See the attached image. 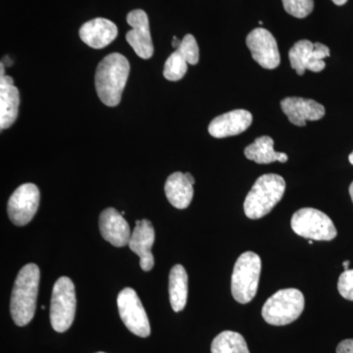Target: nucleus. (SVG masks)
I'll list each match as a JSON object with an SVG mask.
<instances>
[{
	"label": "nucleus",
	"mask_w": 353,
	"mask_h": 353,
	"mask_svg": "<svg viewBox=\"0 0 353 353\" xmlns=\"http://www.w3.org/2000/svg\"><path fill=\"white\" fill-rule=\"evenodd\" d=\"M127 22L132 27L131 31L126 34L128 43L132 46L138 57L143 59H150L153 55L154 48L148 15L141 9H137L128 14Z\"/></svg>",
	"instance_id": "nucleus-13"
},
{
	"label": "nucleus",
	"mask_w": 353,
	"mask_h": 353,
	"mask_svg": "<svg viewBox=\"0 0 353 353\" xmlns=\"http://www.w3.org/2000/svg\"><path fill=\"white\" fill-rule=\"evenodd\" d=\"M281 108L292 124L304 127L306 121L322 119L325 115V108L313 99L303 97H287L281 101Z\"/></svg>",
	"instance_id": "nucleus-15"
},
{
	"label": "nucleus",
	"mask_w": 353,
	"mask_h": 353,
	"mask_svg": "<svg viewBox=\"0 0 353 353\" xmlns=\"http://www.w3.org/2000/svg\"><path fill=\"white\" fill-rule=\"evenodd\" d=\"M332 1H333L334 4H336V6H341L347 3V0H332Z\"/></svg>",
	"instance_id": "nucleus-28"
},
{
	"label": "nucleus",
	"mask_w": 353,
	"mask_h": 353,
	"mask_svg": "<svg viewBox=\"0 0 353 353\" xmlns=\"http://www.w3.org/2000/svg\"><path fill=\"white\" fill-rule=\"evenodd\" d=\"M99 230L102 238L111 245L122 248L129 245L132 233L129 224L119 211L108 208L102 211L99 217Z\"/></svg>",
	"instance_id": "nucleus-16"
},
{
	"label": "nucleus",
	"mask_w": 353,
	"mask_h": 353,
	"mask_svg": "<svg viewBox=\"0 0 353 353\" xmlns=\"http://www.w3.org/2000/svg\"><path fill=\"white\" fill-rule=\"evenodd\" d=\"M194 178L192 174L175 172L167 179L165 194L167 199L178 209L189 208L194 197Z\"/></svg>",
	"instance_id": "nucleus-19"
},
{
	"label": "nucleus",
	"mask_w": 353,
	"mask_h": 353,
	"mask_svg": "<svg viewBox=\"0 0 353 353\" xmlns=\"http://www.w3.org/2000/svg\"><path fill=\"white\" fill-rule=\"evenodd\" d=\"M117 26L104 18H95L88 21L80 30L81 39L95 50H101L109 46L117 38Z\"/></svg>",
	"instance_id": "nucleus-18"
},
{
	"label": "nucleus",
	"mask_w": 353,
	"mask_h": 353,
	"mask_svg": "<svg viewBox=\"0 0 353 353\" xmlns=\"http://www.w3.org/2000/svg\"><path fill=\"white\" fill-rule=\"evenodd\" d=\"M350 197H352V199L353 201V182L352 183V185H350Z\"/></svg>",
	"instance_id": "nucleus-30"
},
{
	"label": "nucleus",
	"mask_w": 353,
	"mask_h": 353,
	"mask_svg": "<svg viewBox=\"0 0 353 353\" xmlns=\"http://www.w3.org/2000/svg\"><path fill=\"white\" fill-rule=\"evenodd\" d=\"M199 60V48L192 34H187L182 43L169 57L164 65L163 75L167 80L176 82L187 73L188 64L196 65Z\"/></svg>",
	"instance_id": "nucleus-12"
},
{
	"label": "nucleus",
	"mask_w": 353,
	"mask_h": 353,
	"mask_svg": "<svg viewBox=\"0 0 353 353\" xmlns=\"http://www.w3.org/2000/svg\"><path fill=\"white\" fill-rule=\"evenodd\" d=\"M181 43H182V41H180V39H178L176 37H174L173 41H172V46H173V48H179V46H181Z\"/></svg>",
	"instance_id": "nucleus-27"
},
{
	"label": "nucleus",
	"mask_w": 353,
	"mask_h": 353,
	"mask_svg": "<svg viewBox=\"0 0 353 353\" xmlns=\"http://www.w3.org/2000/svg\"><path fill=\"white\" fill-rule=\"evenodd\" d=\"M252 123V113L243 109H236L218 116L208 127V132L216 139L238 136L246 131Z\"/></svg>",
	"instance_id": "nucleus-17"
},
{
	"label": "nucleus",
	"mask_w": 353,
	"mask_h": 353,
	"mask_svg": "<svg viewBox=\"0 0 353 353\" xmlns=\"http://www.w3.org/2000/svg\"><path fill=\"white\" fill-rule=\"evenodd\" d=\"M348 159H350V163L353 165V152L350 153V157H348Z\"/></svg>",
	"instance_id": "nucleus-31"
},
{
	"label": "nucleus",
	"mask_w": 353,
	"mask_h": 353,
	"mask_svg": "<svg viewBox=\"0 0 353 353\" xmlns=\"http://www.w3.org/2000/svg\"><path fill=\"white\" fill-rule=\"evenodd\" d=\"M285 190V182L282 176L266 174L259 176L243 203L246 217L257 220L268 214L283 199Z\"/></svg>",
	"instance_id": "nucleus-3"
},
{
	"label": "nucleus",
	"mask_w": 353,
	"mask_h": 353,
	"mask_svg": "<svg viewBox=\"0 0 353 353\" xmlns=\"http://www.w3.org/2000/svg\"><path fill=\"white\" fill-rule=\"evenodd\" d=\"M188 274L182 265H175L171 269L169 276V294L172 308L175 312H180L185 308L188 299Z\"/></svg>",
	"instance_id": "nucleus-22"
},
{
	"label": "nucleus",
	"mask_w": 353,
	"mask_h": 353,
	"mask_svg": "<svg viewBox=\"0 0 353 353\" xmlns=\"http://www.w3.org/2000/svg\"><path fill=\"white\" fill-rule=\"evenodd\" d=\"M130 74V63L124 55L111 53L101 60L95 74V88L101 101L109 108L120 103Z\"/></svg>",
	"instance_id": "nucleus-1"
},
{
	"label": "nucleus",
	"mask_w": 353,
	"mask_h": 353,
	"mask_svg": "<svg viewBox=\"0 0 353 353\" xmlns=\"http://www.w3.org/2000/svg\"><path fill=\"white\" fill-rule=\"evenodd\" d=\"M211 353H250L248 343L241 334L224 331L211 343Z\"/></svg>",
	"instance_id": "nucleus-23"
},
{
	"label": "nucleus",
	"mask_w": 353,
	"mask_h": 353,
	"mask_svg": "<svg viewBox=\"0 0 353 353\" xmlns=\"http://www.w3.org/2000/svg\"><path fill=\"white\" fill-rule=\"evenodd\" d=\"M41 194L34 183L20 185L10 196L7 205L9 218L16 226H25L36 215Z\"/></svg>",
	"instance_id": "nucleus-10"
},
{
	"label": "nucleus",
	"mask_w": 353,
	"mask_h": 353,
	"mask_svg": "<svg viewBox=\"0 0 353 353\" xmlns=\"http://www.w3.org/2000/svg\"><path fill=\"white\" fill-rule=\"evenodd\" d=\"M330 57V50L325 44L311 43L307 39L297 41L289 53L290 66L299 75H303L306 70L321 72L326 67L325 58Z\"/></svg>",
	"instance_id": "nucleus-9"
},
{
	"label": "nucleus",
	"mask_w": 353,
	"mask_h": 353,
	"mask_svg": "<svg viewBox=\"0 0 353 353\" xmlns=\"http://www.w3.org/2000/svg\"><path fill=\"white\" fill-rule=\"evenodd\" d=\"M154 240L155 232L152 223L146 219L137 221L129 246L132 252L139 255L141 268L145 272L152 270L154 266V257L152 252Z\"/></svg>",
	"instance_id": "nucleus-14"
},
{
	"label": "nucleus",
	"mask_w": 353,
	"mask_h": 353,
	"mask_svg": "<svg viewBox=\"0 0 353 353\" xmlns=\"http://www.w3.org/2000/svg\"><path fill=\"white\" fill-rule=\"evenodd\" d=\"M338 290L343 299L353 301V270L341 274L339 278Z\"/></svg>",
	"instance_id": "nucleus-25"
},
{
	"label": "nucleus",
	"mask_w": 353,
	"mask_h": 353,
	"mask_svg": "<svg viewBox=\"0 0 353 353\" xmlns=\"http://www.w3.org/2000/svg\"><path fill=\"white\" fill-rule=\"evenodd\" d=\"M20 94L11 77H0V128L8 129L18 117Z\"/></svg>",
	"instance_id": "nucleus-20"
},
{
	"label": "nucleus",
	"mask_w": 353,
	"mask_h": 353,
	"mask_svg": "<svg viewBox=\"0 0 353 353\" xmlns=\"http://www.w3.org/2000/svg\"><path fill=\"white\" fill-rule=\"evenodd\" d=\"M304 296L296 289L280 290L269 297L262 308V317L273 326H285L299 319L304 310Z\"/></svg>",
	"instance_id": "nucleus-4"
},
{
	"label": "nucleus",
	"mask_w": 353,
	"mask_h": 353,
	"mask_svg": "<svg viewBox=\"0 0 353 353\" xmlns=\"http://www.w3.org/2000/svg\"><path fill=\"white\" fill-rule=\"evenodd\" d=\"M290 226L294 233L308 240L328 241L338 234L331 218L314 208L297 210L292 215Z\"/></svg>",
	"instance_id": "nucleus-7"
},
{
	"label": "nucleus",
	"mask_w": 353,
	"mask_h": 353,
	"mask_svg": "<svg viewBox=\"0 0 353 353\" xmlns=\"http://www.w3.org/2000/svg\"><path fill=\"white\" fill-rule=\"evenodd\" d=\"M245 155L257 164H270L276 161L285 163L289 159L285 153L275 152L273 139L268 136L255 139L254 143L245 148Z\"/></svg>",
	"instance_id": "nucleus-21"
},
{
	"label": "nucleus",
	"mask_w": 353,
	"mask_h": 353,
	"mask_svg": "<svg viewBox=\"0 0 353 353\" xmlns=\"http://www.w3.org/2000/svg\"><path fill=\"white\" fill-rule=\"evenodd\" d=\"M336 353H353V339L341 341L336 347Z\"/></svg>",
	"instance_id": "nucleus-26"
},
{
	"label": "nucleus",
	"mask_w": 353,
	"mask_h": 353,
	"mask_svg": "<svg viewBox=\"0 0 353 353\" xmlns=\"http://www.w3.org/2000/svg\"><path fill=\"white\" fill-rule=\"evenodd\" d=\"M39 278L41 273L36 264L25 265L18 273L10 301L11 316L17 326L24 327L34 318Z\"/></svg>",
	"instance_id": "nucleus-2"
},
{
	"label": "nucleus",
	"mask_w": 353,
	"mask_h": 353,
	"mask_svg": "<svg viewBox=\"0 0 353 353\" xmlns=\"http://www.w3.org/2000/svg\"><path fill=\"white\" fill-rule=\"evenodd\" d=\"M117 305L121 319L128 330L141 338H148L150 334V321L137 292L131 288L121 290Z\"/></svg>",
	"instance_id": "nucleus-8"
},
{
	"label": "nucleus",
	"mask_w": 353,
	"mask_h": 353,
	"mask_svg": "<svg viewBox=\"0 0 353 353\" xmlns=\"http://www.w3.org/2000/svg\"><path fill=\"white\" fill-rule=\"evenodd\" d=\"M76 303L75 285L71 279H58L50 301L51 326L58 333H64L73 324Z\"/></svg>",
	"instance_id": "nucleus-6"
},
{
	"label": "nucleus",
	"mask_w": 353,
	"mask_h": 353,
	"mask_svg": "<svg viewBox=\"0 0 353 353\" xmlns=\"http://www.w3.org/2000/svg\"><path fill=\"white\" fill-rule=\"evenodd\" d=\"M350 260H347V261L343 262V268H345V271L350 270V269H348V267H350Z\"/></svg>",
	"instance_id": "nucleus-29"
},
{
	"label": "nucleus",
	"mask_w": 353,
	"mask_h": 353,
	"mask_svg": "<svg viewBox=\"0 0 353 353\" xmlns=\"http://www.w3.org/2000/svg\"><path fill=\"white\" fill-rule=\"evenodd\" d=\"M261 259L252 252L243 253L234 264L232 275V294L238 303H250L259 290Z\"/></svg>",
	"instance_id": "nucleus-5"
},
{
	"label": "nucleus",
	"mask_w": 353,
	"mask_h": 353,
	"mask_svg": "<svg viewBox=\"0 0 353 353\" xmlns=\"http://www.w3.org/2000/svg\"><path fill=\"white\" fill-rule=\"evenodd\" d=\"M285 10L294 17H307L314 8V0H282Z\"/></svg>",
	"instance_id": "nucleus-24"
},
{
	"label": "nucleus",
	"mask_w": 353,
	"mask_h": 353,
	"mask_svg": "<svg viewBox=\"0 0 353 353\" xmlns=\"http://www.w3.org/2000/svg\"><path fill=\"white\" fill-rule=\"evenodd\" d=\"M97 353H105V352H97Z\"/></svg>",
	"instance_id": "nucleus-32"
},
{
	"label": "nucleus",
	"mask_w": 353,
	"mask_h": 353,
	"mask_svg": "<svg viewBox=\"0 0 353 353\" xmlns=\"http://www.w3.org/2000/svg\"><path fill=\"white\" fill-rule=\"evenodd\" d=\"M246 46L252 58L265 69L277 68L281 63L280 51L277 41L268 30L257 28L246 38Z\"/></svg>",
	"instance_id": "nucleus-11"
}]
</instances>
